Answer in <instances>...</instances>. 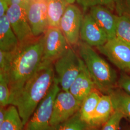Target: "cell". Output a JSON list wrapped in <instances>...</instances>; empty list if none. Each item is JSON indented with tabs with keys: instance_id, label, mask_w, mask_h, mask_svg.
Listing matches in <instances>:
<instances>
[{
	"instance_id": "6da1fadb",
	"label": "cell",
	"mask_w": 130,
	"mask_h": 130,
	"mask_svg": "<svg viewBox=\"0 0 130 130\" xmlns=\"http://www.w3.org/2000/svg\"><path fill=\"white\" fill-rule=\"evenodd\" d=\"M42 58L43 35L20 43L17 49L12 52L7 73L10 88L9 105L24 84L39 69Z\"/></svg>"
},
{
	"instance_id": "7a4b0ae2",
	"label": "cell",
	"mask_w": 130,
	"mask_h": 130,
	"mask_svg": "<svg viewBox=\"0 0 130 130\" xmlns=\"http://www.w3.org/2000/svg\"><path fill=\"white\" fill-rule=\"evenodd\" d=\"M53 64L42 63L10 105L16 107L25 126L39 104L49 92L55 79Z\"/></svg>"
},
{
	"instance_id": "3957f363",
	"label": "cell",
	"mask_w": 130,
	"mask_h": 130,
	"mask_svg": "<svg viewBox=\"0 0 130 130\" xmlns=\"http://www.w3.org/2000/svg\"><path fill=\"white\" fill-rule=\"evenodd\" d=\"M78 46L80 57L87 68L95 88L103 94H109L118 83L116 72L92 47L82 41Z\"/></svg>"
},
{
	"instance_id": "277c9868",
	"label": "cell",
	"mask_w": 130,
	"mask_h": 130,
	"mask_svg": "<svg viewBox=\"0 0 130 130\" xmlns=\"http://www.w3.org/2000/svg\"><path fill=\"white\" fill-rule=\"evenodd\" d=\"M81 60V58L70 47L65 54L54 62L55 75L61 90L69 91L80 72Z\"/></svg>"
},
{
	"instance_id": "5b68a950",
	"label": "cell",
	"mask_w": 130,
	"mask_h": 130,
	"mask_svg": "<svg viewBox=\"0 0 130 130\" xmlns=\"http://www.w3.org/2000/svg\"><path fill=\"white\" fill-rule=\"evenodd\" d=\"M60 90L55 77L51 88L25 126V130H49L54 103L57 93Z\"/></svg>"
},
{
	"instance_id": "8992f818",
	"label": "cell",
	"mask_w": 130,
	"mask_h": 130,
	"mask_svg": "<svg viewBox=\"0 0 130 130\" xmlns=\"http://www.w3.org/2000/svg\"><path fill=\"white\" fill-rule=\"evenodd\" d=\"M70 47L59 28L49 27L43 34L42 63L53 64Z\"/></svg>"
},
{
	"instance_id": "52a82bcc",
	"label": "cell",
	"mask_w": 130,
	"mask_h": 130,
	"mask_svg": "<svg viewBox=\"0 0 130 130\" xmlns=\"http://www.w3.org/2000/svg\"><path fill=\"white\" fill-rule=\"evenodd\" d=\"M82 103L69 91H60L56 96L54 105L50 126L64 122L79 111Z\"/></svg>"
},
{
	"instance_id": "ba28073f",
	"label": "cell",
	"mask_w": 130,
	"mask_h": 130,
	"mask_svg": "<svg viewBox=\"0 0 130 130\" xmlns=\"http://www.w3.org/2000/svg\"><path fill=\"white\" fill-rule=\"evenodd\" d=\"M98 50L124 72H130V45L117 37L108 39Z\"/></svg>"
},
{
	"instance_id": "9c48e42d",
	"label": "cell",
	"mask_w": 130,
	"mask_h": 130,
	"mask_svg": "<svg viewBox=\"0 0 130 130\" xmlns=\"http://www.w3.org/2000/svg\"><path fill=\"white\" fill-rule=\"evenodd\" d=\"M83 18L79 7L71 4L68 5L61 19L59 28L70 46L78 45L80 42V30Z\"/></svg>"
},
{
	"instance_id": "30bf717a",
	"label": "cell",
	"mask_w": 130,
	"mask_h": 130,
	"mask_svg": "<svg viewBox=\"0 0 130 130\" xmlns=\"http://www.w3.org/2000/svg\"><path fill=\"white\" fill-rule=\"evenodd\" d=\"M25 10L34 36H42L49 27L46 0H30Z\"/></svg>"
},
{
	"instance_id": "8fae6325",
	"label": "cell",
	"mask_w": 130,
	"mask_h": 130,
	"mask_svg": "<svg viewBox=\"0 0 130 130\" xmlns=\"http://www.w3.org/2000/svg\"><path fill=\"white\" fill-rule=\"evenodd\" d=\"M6 15L19 43L28 42L35 37L28 23L25 8L19 5H11Z\"/></svg>"
},
{
	"instance_id": "7c38bea8",
	"label": "cell",
	"mask_w": 130,
	"mask_h": 130,
	"mask_svg": "<svg viewBox=\"0 0 130 130\" xmlns=\"http://www.w3.org/2000/svg\"><path fill=\"white\" fill-rule=\"evenodd\" d=\"M80 39L91 47L101 46L108 40L107 34L89 13L84 16L80 30Z\"/></svg>"
},
{
	"instance_id": "4fadbf2b",
	"label": "cell",
	"mask_w": 130,
	"mask_h": 130,
	"mask_svg": "<svg viewBox=\"0 0 130 130\" xmlns=\"http://www.w3.org/2000/svg\"><path fill=\"white\" fill-rule=\"evenodd\" d=\"M89 13L107 34L108 39L116 37L118 16L112 14L105 6L102 5H96L91 7Z\"/></svg>"
},
{
	"instance_id": "5bb4252c",
	"label": "cell",
	"mask_w": 130,
	"mask_h": 130,
	"mask_svg": "<svg viewBox=\"0 0 130 130\" xmlns=\"http://www.w3.org/2000/svg\"><path fill=\"white\" fill-rule=\"evenodd\" d=\"M94 88L92 78L82 59L80 72L70 86L69 91L79 101L82 103L84 99L93 91Z\"/></svg>"
},
{
	"instance_id": "9a60e30c",
	"label": "cell",
	"mask_w": 130,
	"mask_h": 130,
	"mask_svg": "<svg viewBox=\"0 0 130 130\" xmlns=\"http://www.w3.org/2000/svg\"><path fill=\"white\" fill-rule=\"evenodd\" d=\"M111 98L109 94H102L89 126V129L102 126L114 111Z\"/></svg>"
},
{
	"instance_id": "2e32d148",
	"label": "cell",
	"mask_w": 130,
	"mask_h": 130,
	"mask_svg": "<svg viewBox=\"0 0 130 130\" xmlns=\"http://www.w3.org/2000/svg\"><path fill=\"white\" fill-rule=\"evenodd\" d=\"M19 43L6 15L0 18V50L13 52L17 49Z\"/></svg>"
},
{
	"instance_id": "e0dca14e",
	"label": "cell",
	"mask_w": 130,
	"mask_h": 130,
	"mask_svg": "<svg viewBox=\"0 0 130 130\" xmlns=\"http://www.w3.org/2000/svg\"><path fill=\"white\" fill-rule=\"evenodd\" d=\"M49 27H58L68 4L65 0H46Z\"/></svg>"
},
{
	"instance_id": "ac0fdd59",
	"label": "cell",
	"mask_w": 130,
	"mask_h": 130,
	"mask_svg": "<svg viewBox=\"0 0 130 130\" xmlns=\"http://www.w3.org/2000/svg\"><path fill=\"white\" fill-rule=\"evenodd\" d=\"M101 96V95H100L98 91L93 90L82 102L79 113L82 120L85 122L88 126Z\"/></svg>"
},
{
	"instance_id": "d6986e66",
	"label": "cell",
	"mask_w": 130,
	"mask_h": 130,
	"mask_svg": "<svg viewBox=\"0 0 130 130\" xmlns=\"http://www.w3.org/2000/svg\"><path fill=\"white\" fill-rule=\"evenodd\" d=\"M111 98L114 110L121 112L124 118L130 120V95L122 89H114L109 94Z\"/></svg>"
},
{
	"instance_id": "ffe728a7",
	"label": "cell",
	"mask_w": 130,
	"mask_h": 130,
	"mask_svg": "<svg viewBox=\"0 0 130 130\" xmlns=\"http://www.w3.org/2000/svg\"><path fill=\"white\" fill-rule=\"evenodd\" d=\"M0 130H25V126L15 106L9 105L6 107L5 120L0 125Z\"/></svg>"
},
{
	"instance_id": "44dd1931",
	"label": "cell",
	"mask_w": 130,
	"mask_h": 130,
	"mask_svg": "<svg viewBox=\"0 0 130 130\" xmlns=\"http://www.w3.org/2000/svg\"><path fill=\"white\" fill-rule=\"evenodd\" d=\"M88 125L80 117L79 111L68 120L55 125L51 126L49 130H87Z\"/></svg>"
},
{
	"instance_id": "7402d4cb",
	"label": "cell",
	"mask_w": 130,
	"mask_h": 130,
	"mask_svg": "<svg viewBox=\"0 0 130 130\" xmlns=\"http://www.w3.org/2000/svg\"><path fill=\"white\" fill-rule=\"evenodd\" d=\"M116 37L130 45V19L124 15H118Z\"/></svg>"
},
{
	"instance_id": "603a6c76",
	"label": "cell",
	"mask_w": 130,
	"mask_h": 130,
	"mask_svg": "<svg viewBox=\"0 0 130 130\" xmlns=\"http://www.w3.org/2000/svg\"><path fill=\"white\" fill-rule=\"evenodd\" d=\"M10 88L7 74L0 72V106L9 105Z\"/></svg>"
},
{
	"instance_id": "cb8c5ba5",
	"label": "cell",
	"mask_w": 130,
	"mask_h": 130,
	"mask_svg": "<svg viewBox=\"0 0 130 130\" xmlns=\"http://www.w3.org/2000/svg\"><path fill=\"white\" fill-rule=\"evenodd\" d=\"M76 2L84 11L96 5L107 6L110 9H113L115 5L112 0H76Z\"/></svg>"
},
{
	"instance_id": "d4e9b609",
	"label": "cell",
	"mask_w": 130,
	"mask_h": 130,
	"mask_svg": "<svg viewBox=\"0 0 130 130\" xmlns=\"http://www.w3.org/2000/svg\"><path fill=\"white\" fill-rule=\"evenodd\" d=\"M124 118L123 114L119 111L115 110L111 116L102 126L100 130H118L122 119Z\"/></svg>"
},
{
	"instance_id": "484cf974",
	"label": "cell",
	"mask_w": 130,
	"mask_h": 130,
	"mask_svg": "<svg viewBox=\"0 0 130 130\" xmlns=\"http://www.w3.org/2000/svg\"><path fill=\"white\" fill-rule=\"evenodd\" d=\"M12 57V52L0 50V72L8 73Z\"/></svg>"
},
{
	"instance_id": "4316f807",
	"label": "cell",
	"mask_w": 130,
	"mask_h": 130,
	"mask_svg": "<svg viewBox=\"0 0 130 130\" xmlns=\"http://www.w3.org/2000/svg\"><path fill=\"white\" fill-rule=\"evenodd\" d=\"M119 15H124L130 19V0H117L115 3Z\"/></svg>"
},
{
	"instance_id": "83f0119b",
	"label": "cell",
	"mask_w": 130,
	"mask_h": 130,
	"mask_svg": "<svg viewBox=\"0 0 130 130\" xmlns=\"http://www.w3.org/2000/svg\"><path fill=\"white\" fill-rule=\"evenodd\" d=\"M118 83L123 91L130 95V75L124 74L121 75Z\"/></svg>"
},
{
	"instance_id": "f1b7e54d",
	"label": "cell",
	"mask_w": 130,
	"mask_h": 130,
	"mask_svg": "<svg viewBox=\"0 0 130 130\" xmlns=\"http://www.w3.org/2000/svg\"><path fill=\"white\" fill-rule=\"evenodd\" d=\"M9 6V4L7 2L0 0V18L6 15Z\"/></svg>"
},
{
	"instance_id": "f546056e",
	"label": "cell",
	"mask_w": 130,
	"mask_h": 130,
	"mask_svg": "<svg viewBox=\"0 0 130 130\" xmlns=\"http://www.w3.org/2000/svg\"><path fill=\"white\" fill-rule=\"evenodd\" d=\"M29 1L30 0H10V5L12 4L19 5L25 8Z\"/></svg>"
},
{
	"instance_id": "4dcf8cb0",
	"label": "cell",
	"mask_w": 130,
	"mask_h": 130,
	"mask_svg": "<svg viewBox=\"0 0 130 130\" xmlns=\"http://www.w3.org/2000/svg\"><path fill=\"white\" fill-rule=\"evenodd\" d=\"M7 107L0 106V125H1L5 120Z\"/></svg>"
},
{
	"instance_id": "1f68e13d",
	"label": "cell",
	"mask_w": 130,
	"mask_h": 130,
	"mask_svg": "<svg viewBox=\"0 0 130 130\" xmlns=\"http://www.w3.org/2000/svg\"><path fill=\"white\" fill-rule=\"evenodd\" d=\"M65 1L68 5H71L74 4L75 2H76V0H65Z\"/></svg>"
},
{
	"instance_id": "d6a6232c",
	"label": "cell",
	"mask_w": 130,
	"mask_h": 130,
	"mask_svg": "<svg viewBox=\"0 0 130 130\" xmlns=\"http://www.w3.org/2000/svg\"><path fill=\"white\" fill-rule=\"evenodd\" d=\"M3 1H6V2H7L8 4H9V5H10V0H3Z\"/></svg>"
},
{
	"instance_id": "836d02e7",
	"label": "cell",
	"mask_w": 130,
	"mask_h": 130,
	"mask_svg": "<svg viewBox=\"0 0 130 130\" xmlns=\"http://www.w3.org/2000/svg\"><path fill=\"white\" fill-rule=\"evenodd\" d=\"M112 1H113L114 2V3H115H115L117 1V0H112Z\"/></svg>"
},
{
	"instance_id": "e575fe53",
	"label": "cell",
	"mask_w": 130,
	"mask_h": 130,
	"mask_svg": "<svg viewBox=\"0 0 130 130\" xmlns=\"http://www.w3.org/2000/svg\"></svg>"
}]
</instances>
